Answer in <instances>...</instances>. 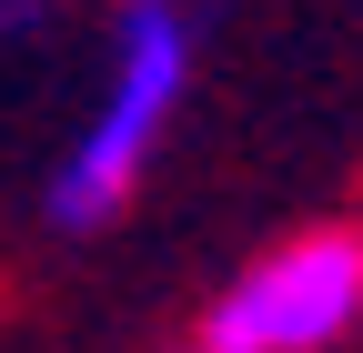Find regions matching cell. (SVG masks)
Returning <instances> with one entry per match:
<instances>
[{
  "mask_svg": "<svg viewBox=\"0 0 363 353\" xmlns=\"http://www.w3.org/2000/svg\"><path fill=\"white\" fill-rule=\"evenodd\" d=\"M192 71H202V21L192 0H121L111 11V71H101V101L71 131V152L51 162V192H40V223L51 232H101L121 223V202L142 192V172L162 152V131L192 101Z\"/></svg>",
  "mask_w": 363,
  "mask_h": 353,
  "instance_id": "obj_1",
  "label": "cell"
},
{
  "mask_svg": "<svg viewBox=\"0 0 363 353\" xmlns=\"http://www.w3.org/2000/svg\"><path fill=\"white\" fill-rule=\"evenodd\" d=\"M353 333H363V223L283 232L202 303V353H333Z\"/></svg>",
  "mask_w": 363,
  "mask_h": 353,
  "instance_id": "obj_2",
  "label": "cell"
},
{
  "mask_svg": "<svg viewBox=\"0 0 363 353\" xmlns=\"http://www.w3.org/2000/svg\"><path fill=\"white\" fill-rule=\"evenodd\" d=\"M30 30H51V0H0V40H30Z\"/></svg>",
  "mask_w": 363,
  "mask_h": 353,
  "instance_id": "obj_3",
  "label": "cell"
},
{
  "mask_svg": "<svg viewBox=\"0 0 363 353\" xmlns=\"http://www.w3.org/2000/svg\"><path fill=\"white\" fill-rule=\"evenodd\" d=\"M192 353H202V343H192Z\"/></svg>",
  "mask_w": 363,
  "mask_h": 353,
  "instance_id": "obj_4",
  "label": "cell"
}]
</instances>
